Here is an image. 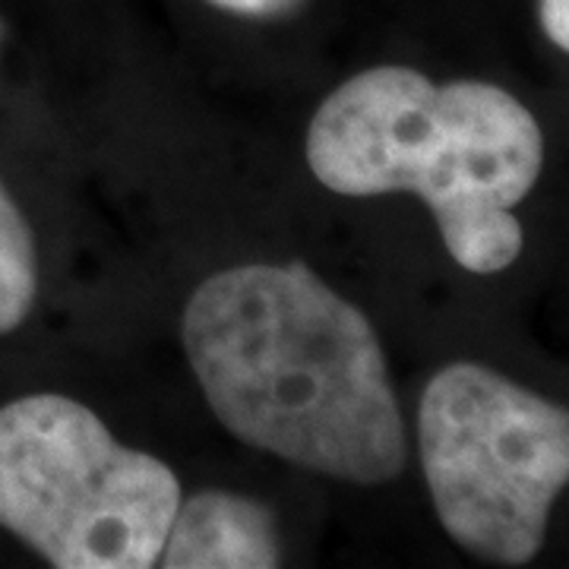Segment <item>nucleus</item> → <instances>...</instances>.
<instances>
[{
	"instance_id": "obj_1",
	"label": "nucleus",
	"mask_w": 569,
	"mask_h": 569,
	"mask_svg": "<svg viewBox=\"0 0 569 569\" xmlns=\"http://www.w3.org/2000/svg\"><path fill=\"white\" fill-rule=\"evenodd\" d=\"M181 329L209 406L241 443L355 485H387L406 468L380 339L305 263L209 276Z\"/></svg>"
},
{
	"instance_id": "obj_2",
	"label": "nucleus",
	"mask_w": 569,
	"mask_h": 569,
	"mask_svg": "<svg viewBox=\"0 0 569 569\" xmlns=\"http://www.w3.org/2000/svg\"><path fill=\"white\" fill-rule=\"evenodd\" d=\"M541 162V127L507 89L437 86L408 67H373L342 82L307 130L317 181L342 197L418 193L449 257L478 276L519 260L526 231L512 209Z\"/></svg>"
},
{
	"instance_id": "obj_3",
	"label": "nucleus",
	"mask_w": 569,
	"mask_h": 569,
	"mask_svg": "<svg viewBox=\"0 0 569 569\" xmlns=\"http://www.w3.org/2000/svg\"><path fill=\"white\" fill-rule=\"evenodd\" d=\"M178 503V475L82 402L41 392L0 408V526L51 567H156Z\"/></svg>"
},
{
	"instance_id": "obj_4",
	"label": "nucleus",
	"mask_w": 569,
	"mask_h": 569,
	"mask_svg": "<svg viewBox=\"0 0 569 569\" xmlns=\"http://www.w3.org/2000/svg\"><path fill=\"white\" fill-rule=\"evenodd\" d=\"M418 443L449 538L493 567L531 563L569 481L567 408L456 361L425 387Z\"/></svg>"
},
{
	"instance_id": "obj_5",
	"label": "nucleus",
	"mask_w": 569,
	"mask_h": 569,
	"mask_svg": "<svg viewBox=\"0 0 569 569\" xmlns=\"http://www.w3.org/2000/svg\"><path fill=\"white\" fill-rule=\"evenodd\" d=\"M282 541L272 509L231 490H203L181 500L156 567L164 569H272Z\"/></svg>"
},
{
	"instance_id": "obj_6",
	"label": "nucleus",
	"mask_w": 569,
	"mask_h": 569,
	"mask_svg": "<svg viewBox=\"0 0 569 569\" xmlns=\"http://www.w3.org/2000/svg\"><path fill=\"white\" fill-rule=\"evenodd\" d=\"M39 291V260L32 228L17 200L0 183V336L13 332L32 313Z\"/></svg>"
},
{
	"instance_id": "obj_7",
	"label": "nucleus",
	"mask_w": 569,
	"mask_h": 569,
	"mask_svg": "<svg viewBox=\"0 0 569 569\" xmlns=\"http://www.w3.org/2000/svg\"><path fill=\"white\" fill-rule=\"evenodd\" d=\"M212 7L238 13V17H253V20H279L295 13L305 0H209Z\"/></svg>"
},
{
	"instance_id": "obj_8",
	"label": "nucleus",
	"mask_w": 569,
	"mask_h": 569,
	"mask_svg": "<svg viewBox=\"0 0 569 569\" xmlns=\"http://www.w3.org/2000/svg\"><path fill=\"white\" fill-rule=\"evenodd\" d=\"M538 13L541 26L548 32V39L567 51L569 48V0H538Z\"/></svg>"
},
{
	"instance_id": "obj_9",
	"label": "nucleus",
	"mask_w": 569,
	"mask_h": 569,
	"mask_svg": "<svg viewBox=\"0 0 569 569\" xmlns=\"http://www.w3.org/2000/svg\"><path fill=\"white\" fill-rule=\"evenodd\" d=\"M0 41H3V22H0Z\"/></svg>"
}]
</instances>
